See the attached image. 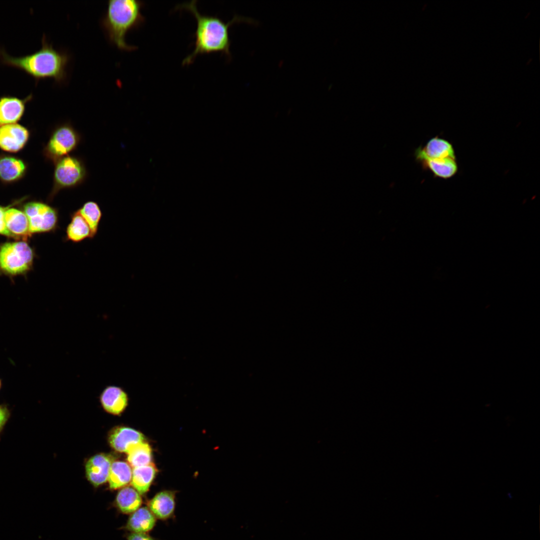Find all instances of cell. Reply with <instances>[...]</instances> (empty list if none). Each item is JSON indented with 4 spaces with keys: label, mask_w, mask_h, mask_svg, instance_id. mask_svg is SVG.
Wrapping results in <instances>:
<instances>
[{
    "label": "cell",
    "mask_w": 540,
    "mask_h": 540,
    "mask_svg": "<svg viewBox=\"0 0 540 540\" xmlns=\"http://www.w3.org/2000/svg\"><path fill=\"white\" fill-rule=\"evenodd\" d=\"M53 185L48 196L51 201L62 190L74 188L86 180L88 172L84 163L80 158L67 156L55 164Z\"/></svg>",
    "instance_id": "cell-5"
},
{
    "label": "cell",
    "mask_w": 540,
    "mask_h": 540,
    "mask_svg": "<svg viewBox=\"0 0 540 540\" xmlns=\"http://www.w3.org/2000/svg\"><path fill=\"white\" fill-rule=\"evenodd\" d=\"M132 472L128 463L122 461L112 462L108 479L110 488L116 490L126 486L131 482Z\"/></svg>",
    "instance_id": "cell-22"
},
{
    "label": "cell",
    "mask_w": 540,
    "mask_h": 540,
    "mask_svg": "<svg viewBox=\"0 0 540 540\" xmlns=\"http://www.w3.org/2000/svg\"><path fill=\"white\" fill-rule=\"evenodd\" d=\"M42 47L36 52L24 56L14 57L0 49V60L2 64L20 68L38 82L50 78L56 82H63L66 77L68 55L55 49L44 35Z\"/></svg>",
    "instance_id": "cell-2"
},
{
    "label": "cell",
    "mask_w": 540,
    "mask_h": 540,
    "mask_svg": "<svg viewBox=\"0 0 540 540\" xmlns=\"http://www.w3.org/2000/svg\"><path fill=\"white\" fill-rule=\"evenodd\" d=\"M424 170L430 171L435 178L447 180L454 176L458 166L456 158L432 159L424 158L418 161Z\"/></svg>",
    "instance_id": "cell-17"
},
{
    "label": "cell",
    "mask_w": 540,
    "mask_h": 540,
    "mask_svg": "<svg viewBox=\"0 0 540 540\" xmlns=\"http://www.w3.org/2000/svg\"><path fill=\"white\" fill-rule=\"evenodd\" d=\"M11 416V411L6 404H0V436Z\"/></svg>",
    "instance_id": "cell-25"
},
{
    "label": "cell",
    "mask_w": 540,
    "mask_h": 540,
    "mask_svg": "<svg viewBox=\"0 0 540 540\" xmlns=\"http://www.w3.org/2000/svg\"><path fill=\"white\" fill-rule=\"evenodd\" d=\"M23 212L29 224L31 235L54 232L58 227V212L56 208L42 202L25 204Z\"/></svg>",
    "instance_id": "cell-7"
},
{
    "label": "cell",
    "mask_w": 540,
    "mask_h": 540,
    "mask_svg": "<svg viewBox=\"0 0 540 540\" xmlns=\"http://www.w3.org/2000/svg\"><path fill=\"white\" fill-rule=\"evenodd\" d=\"M1 388H2V382H1V380H0V390L1 389Z\"/></svg>",
    "instance_id": "cell-28"
},
{
    "label": "cell",
    "mask_w": 540,
    "mask_h": 540,
    "mask_svg": "<svg viewBox=\"0 0 540 540\" xmlns=\"http://www.w3.org/2000/svg\"><path fill=\"white\" fill-rule=\"evenodd\" d=\"M127 538L128 540H156L146 533L132 532Z\"/></svg>",
    "instance_id": "cell-27"
},
{
    "label": "cell",
    "mask_w": 540,
    "mask_h": 540,
    "mask_svg": "<svg viewBox=\"0 0 540 540\" xmlns=\"http://www.w3.org/2000/svg\"><path fill=\"white\" fill-rule=\"evenodd\" d=\"M175 498L174 491H161L148 502V508L156 518L168 520L174 515L176 508Z\"/></svg>",
    "instance_id": "cell-14"
},
{
    "label": "cell",
    "mask_w": 540,
    "mask_h": 540,
    "mask_svg": "<svg viewBox=\"0 0 540 540\" xmlns=\"http://www.w3.org/2000/svg\"><path fill=\"white\" fill-rule=\"evenodd\" d=\"M10 205L7 206H0V235L10 238H12V236L6 226L4 220V214L6 210L10 206Z\"/></svg>",
    "instance_id": "cell-26"
},
{
    "label": "cell",
    "mask_w": 540,
    "mask_h": 540,
    "mask_svg": "<svg viewBox=\"0 0 540 540\" xmlns=\"http://www.w3.org/2000/svg\"><path fill=\"white\" fill-rule=\"evenodd\" d=\"M34 256L26 241L0 243V274L10 278L26 274L32 268Z\"/></svg>",
    "instance_id": "cell-4"
},
{
    "label": "cell",
    "mask_w": 540,
    "mask_h": 540,
    "mask_svg": "<svg viewBox=\"0 0 540 540\" xmlns=\"http://www.w3.org/2000/svg\"><path fill=\"white\" fill-rule=\"evenodd\" d=\"M152 452L150 446L144 442L130 445L126 452L128 461L134 468L152 462Z\"/></svg>",
    "instance_id": "cell-23"
},
{
    "label": "cell",
    "mask_w": 540,
    "mask_h": 540,
    "mask_svg": "<svg viewBox=\"0 0 540 540\" xmlns=\"http://www.w3.org/2000/svg\"><path fill=\"white\" fill-rule=\"evenodd\" d=\"M416 160L424 158L442 159L456 158L455 150L452 144L448 140L436 136L430 139L424 146H420L414 152Z\"/></svg>",
    "instance_id": "cell-9"
},
{
    "label": "cell",
    "mask_w": 540,
    "mask_h": 540,
    "mask_svg": "<svg viewBox=\"0 0 540 540\" xmlns=\"http://www.w3.org/2000/svg\"><path fill=\"white\" fill-rule=\"evenodd\" d=\"M156 518L148 507L138 508L132 512L125 526L132 532L146 533L155 526Z\"/></svg>",
    "instance_id": "cell-18"
},
{
    "label": "cell",
    "mask_w": 540,
    "mask_h": 540,
    "mask_svg": "<svg viewBox=\"0 0 540 540\" xmlns=\"http://www.w3.org/2000/svg\"><path fill=\"white\" fill-rule=\"evenodd\" d=\"M88 238H92L88 225L78 210L72 212L70 215V222L66 229L64 240L78 243Z\"/></svg>",
    "instance_id": "cell-19"
},
{
    "label": "cell",
    "mask_w": 540,
    "mask_h": 540,
    "mask_svg": "<svg viewBox=\"0 0 540 540\" xmlns=\"http://www.w3.org/2000/svg\"><path fill=\"white\" fill-rule=\"evenodd\" d=\"M78 210L88 225L92 238H94L97 234L102 217L100 206L94 201H88Z\"/></svg>",
    "instance_id": "cell-24"
},
{
    "label": "cell",
    "mask_w": 540,
    "mask_h": 540,
    "mask_svg": "<svg viewBox=\"0 0 540 540\" xmlns=\"http://www.w3.org/2000/svg\"><path fill=\"white\" fill-rule=\"evenodd\" d=\"M143 3L136 0H110L108 2L102 25L111 43L123 50H132L135 46L126 42L127 33L144 22L141 12Z\"/></svg>",
    "instance_id": "cell-3"
},
{
    "label": "cell",
    "mask_w": 540,
    "mask_h": 540,
    "mask_svg": "<svg viewBox=\"0 0 540 540\" xmlns=\"http://www.w3.org/2000/svg\"><path fill=\"white\" fill-rule=\"evenodd\" d=\"M80 140V134L70 124H62L52 131L44 149V156L55 164L74 151Z\"/></svg>",
    "instance_id": "cell-6"
},
{
    "label": "cell",
    "mask_w": 540,
    "mask_h": 540,
    "mask_svg": "<svg viewBox=\"0 0 540 540\" xmlns=\"http://www.w3.org/2000/svg\"><path fill=\"white\" fill-rule=\"evenodd\" d=\"M30 132L24 126L16 124L0 125V148L10 152H16L26 144Z\"/></svg>",
    "instance_id": "cell-8"
},
{
    "label": "cell",
    "mask_w": 540,
    "mask_h": 540,
    "mask_svg": "<svg viewBox=\"0 0 540 540\" xmlns=\"http://www.w3.org/2000/svg\"><path fill=\"white\" fill-rule=\"evenodd\" d=\"M33 97L30 94L25 98L4 95L0 96V125L16 124L23 116L26 103Z\"/></svg>",
    "instance_id": "cell-10"
},
{
    "label": "cell",
    "mask_w": 540,
    "mask_h": 540,
    "mask_svg": "<svg viewBox=\"0 0 540 540\" xmlns=\"http://www.w3.org/2000/svg\"><path fill=\"white\" fill-rule=\"evenodd\" d=\"M175 10L190 12L196 21V28L194 36L195 38L194 50L184 59L182 66L192 64L200 54L214 52H222L230 59L229 28L234 24L240 22L258 24L252 18L239 16H235L230 22H225L217 16L202 14L198 10L196 0L178 4Z\"/></svg>",
    "instance_id": "cell-1"
},
{
    "label": "cell",
    "mask_w": 540,
    "mask_h": 540,
    "mask_svg": "<svg viewBox=\"0 0 540 540\" xmlns=\"http://www.w3.org/2000/svg\"><path fill=\"white\" fill-rule=\"evenodd\" d=\"M12 205L5 212L6 226L12 238L26 241L32 236L28 218L22 210L12 207Z\"/></svg>",
    "instance_id": "cell-12"
},
{
    "label": "cell",
    "mask_w": 540,
    "mask_h": 540,
    "mask_svg": "<svg viewBox=\"0 0 540 540\" xmlns=\"http://www.w3.org/2000/svg\"><path fill=\"white\" fill-rule=\"evenodd\" d=\"M115 503L120 512L132 514L140 508L142 498L140 494L133 487L124 486L118 492Z\"/></svg>",
    "instance_id": "cell-21"
},
{
    "label": "cell",
    "mask_w": 540,
    "mask_h": 540,
    "mask_svg": "<svg viewBox=\"0 0 540 540\" xmlns=\"http://www.w3.org/2000/svg\"><path fill=\"white\" fill-rule=\"evenodd\" d=\"M26 166L24 162L16 156L0 155V180L10 184L21 179L25 174Z\"/></svg>",
    "instance_id": "cell-16"
},
{
    "label": "cell",
    "mask_w": 540,
    "mask_h": 540,
    "mask_svg": "<svg viewBox=\"0 0 540 540\" xmlns=\"http://www.w3.org/2000/svg\"><path fill=\"white\" fill-rule=\"evenodd\" d=\"M108 441L116 451L126 452L130 445L144 442V436L141 432L133 428L118 427L110 432Z\"/></svg>",
    "instance_id": "cell-15"
},
{
    "label": "cell",
    "mask_w": 540,
    "mask_h": 540,
    "mask_svg": "<svg viewBox=\"0 0 540 540\" xmlns=\"http://www.w3.org/2000/svg\"><path fill=\"white\" fill-rule=\"evenodd\" d=\"M100 400L104 410L112 414L122 413L128 404L127 393L120 386L110 385L106 386L100 394Z\"/></svg>",
    "instance_id": "cell-13"
},
{
    "label": "cell",
    "mask_w": 540,
    "mask_h": 540,
    "mask_svg": "<svg viewBox=\"0 0 540 540\" xmlns=\"http://www.w3.org/2000/svg\"><path fill=\"white\" fill-rule=\"evenodd\" d=\"M112 463V457L104 454L90 458L86 465L88 480L95 486L105 483L108 480Z\"/></svg>",
    "instance_id": "cell-11"
},
{
    "label": "cell",
    "mask_w": 540,
    "mask_h": 540,
    "mask_svg": "<svg viewBox=\"0 0 540 540\" xmlns=\"http://www.w3.org/2000/svg\"><path fill=\"white\" fill-rule=\"evenodd\" d=\"M157 469L154 464L134 468L132 472L131 484L140 494L146 493L154 480Z\"/></svg>",
    "instance_id": "cell-20"
}]
</instances>
